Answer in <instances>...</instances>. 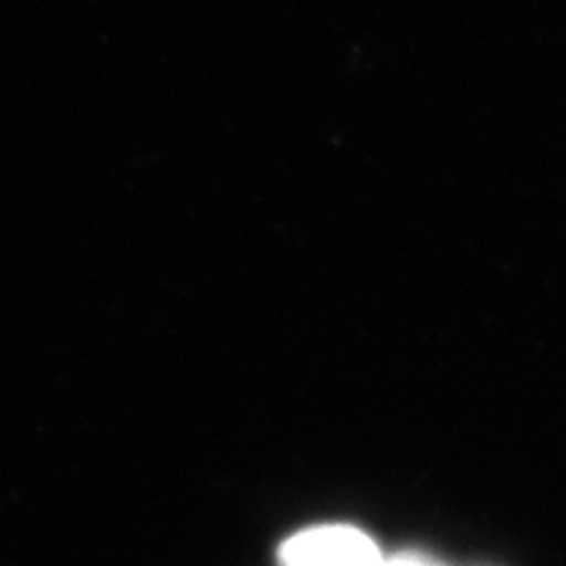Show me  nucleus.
Here are the masks:
<instances>
[{"label":"nucleus","instance_id":"obj_2","mask_svg":"<svg viewBox=\"0 0 566 566\" xmlns=\"http://www.w3.org/2000/svg\"><path fill=\"white\" fill-rule=\"evenodd\" d=\"M384 566H438V564L424 556H399V558H386Z\"/></svg>","mask_w":566,"mask_h":566},{"label":"nucleus","instance_id":"obj_1","mask_svg":"<svg viewBox=\"0 0 566 566\" xmlns=\"http://www.w3.org/2000/svg\"><path fill=\"white\" fill-rule=\"evenodd\" d=\"M384 562L373 537L344 525L304 530L281 548L283 566H384Z\"/></svg>","mask_w":566,"mask_h":566}]
</instances>
